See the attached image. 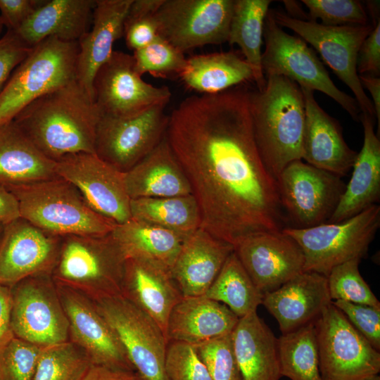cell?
<instances>
[{"label": "cell", "instance_id": "1", "mask_svg": "<svg viewBox=\"0 0 380 380\" xmlns=\"http://www.w3.org/2000/svg\"><path fill=\"white\" fill-rule=\"evenodd\" d=\"M248 93L238 85L188 97L169 115L165 134L198 203L201 228L233 246L286 224L277 180L256 145Z\"/></svg>", "mask_w": 380, "mask_h": 380}, {"label": "cell", "instance_id": "2", "mask_svg": "<svg viewBox=\"0 0 380 380\" xmlns=\"http://www.w3.org/2000/svg\"><path fill=\"white\" fill-rule=\"evenodd\" d=\"M101 113L75 80L37 99L13 121L47 158L57 161L78 153H95Z\"/></svg>", "mask_w": 380, "mask_h": 380}, {"label": "cell", "instance_id": "3", "mask_svg": "<svg viewBox=\"0 0 380 380\" xmlns=\"http://www.w3.org/2000/svg\"><path fill=\"white\" fill-rule=\"evenodd\" d=\"M253 134L261 158L276 179L290 163L302 160L305 108L302 90L280 75L266 77L261 91L248 93Z\"/></svg>", "mask_w": 380, "mask_h": 380}, {"label": "cell", "instance_id": "4", "mask_svg": "<svg viewBox=\"0 0 380 380\" xmlns=\"http://www.w3.org/2000/svg\"><path fill=\"white\" fill-rule=\"evenodd\" d=\"M6 188L18 200L20 217L54 235H106L116 224L94 210L72 184L58 176Z\"/></svg>", "mask_w": 380, "mask_h": 380}, {"label": "cell", "instance_id": "5", "mask_svg": "<svg viewBox=\"0 0 380 380\" xmlns=\"http://www.w3.org/2000/svg\"><path fill=\"white\" fill-rule=\"evenodd\" d=\"M125 257L111 235L62 237L53 281L92 300L121 294Z\"/></svg>", "mask_w": 380, "mask_h": 380}, {"label": "cell", "instance_id": "6", "mask_svg": "<svg viewBox=\"0 0 380 380\" xmlns=\"http://www.w3.org/2000/svg\"><path fill=\"white\" fill-rule=\"evenodd\" d=\"M78 42L47 38L32 47L0 91V125L40 96L76 80Z\"/></svg>", "mask_w": 380, "mask_h": 380}, {"label": "cell", "instance_id": "7", "mask_svg": "<svg viewBox=\"0 0 380 380\" xmlns=\"http://www.w3.org/2000/svg\"><path fill=\"white\" fill-rule=\"evenodd\" d=\"M380 227V206L373 205L338 222H326L282 232L300 246L304 255V272L328 276L336 266L364 257Z\"/></svg>", "mask_w": 380, "mask_h": 380}, {"label": "cell", "instance_id": "8", "mask_svg": "<svg viewBox=\"0 0 380 380\" xmlns=\"http://www.w3.org/2000/svg\"><path fill=\"white\" fill-rule=\"evenodd\" d=\"M263 36L265 49L261 61L265 78L284 76L300 87L319 91L338 103L355 120H360L361 111L355 98L334 84L314 51L300 37L283 30L271 11L265 18Z\"/></svg>", "mask_w": 380, "mask_h": 380}, {"label": "cell", "instance_id": "9", "mask_svg": "<svg viewBox=\"0 0 380 380\" xmlns=\"http://www.w3.org/2000/svg\"><path fill=\"white\" fill-rule=\"evenodd\" d=\"M322 380H359L380 372V353L332 301L314 321Z\"/></svg>", "mask_w": 380, "mask_h": 380}, {"label": "cell", "instance_id": "10", "mask_svg": "<svg viewBox=\"0 0 380 380\" xmlns=\"http://www.w3.org/2000/svg\"><path fill=\"white\" fill-rule=\"evenodd\" d=\"M92 301L139 376L143 380H169L165 370L168 341L157 323L121 294Z\"/></svg>", "mask_w": 380, "mask_h": 380}, {"label": "cell", "instance_id": "11", "mask_svg": "<svg viewBox=\"0 0 380 380\" xmlns=\"http://www.w3.org/2000/svg\"><path fill=\"white\" fill-rule=\"evenodd\" d=\"M271 12L281 27L293 31L314 47L324 62L353 91L361 113L376 118L373 103L360 83L356 66L360 46L374 25L329 26L295 18L284 12Z\"/></svg>", "mask_w": 380, "mask_h": 380}, {"label": "cell", "instance_id": "12", "mask_svg": "<svg viewBox=\"0 0 380 380\" xmlns=\"http://www.w3.org/2000/svg\"><path fill=\"white\" fill-rule=\"evenodd\" d=\"M281 205L290 227L305 229L328 222L344 192L341 177L303 160L287 165L277 179Z\"/></svg>", "mask_w": 380, "mask_h": 380}, {"label": "cell", "instance_id": "13", "mask_svg": "<svg viewBox=\"0 0 380 380\" xmlns=\"http://www.w3.org/2000/svg\"><path fill=\"white\" fill-rule=\"evenodd\" d=\"M14 336L41 348L68 341L69 326L51 274L27 277L11 287Z\"/></svg>", "mask_w": 380, "mask_h": 380}, {"label": "cell", "instance_id": "14", "mask_svg": "<svg viewBox=\"0 0 380 380\" xmlns=\"http://www.w3.org/2000/svg\"><path fill=\"white\" fill-rule=\"evenodd\" d=\"M234 0H163L155 13L158 35L184 53L227 42Z\"/></svg>", "mask_w": 380, "mask_h": 380}, {"label": "cell", "instance_id": "15", "mask_svg": "<svg viewBox=\"0 0 380 380\" xmlns=\"http://www.w3.org/2000/svg\"><path fill=\"white\" fill-rule=\"evenodd\" d=\"M93 99L102 115L117 118L139 115L156 106L167 105V87H155L142 80L132 55L113 51L97 70L92 84Z\"/></svg>", "mask_w": 380, "mask_h": 380}, {"label": "cell", "instance_id": "16", "mask_svg": "<svg viewBox=\"0 0 380 380\" xmlns=\"http://www.w3.org/2000/svg\"><path fill=\"white\" fill-rule=\"evenodd\" d=\"M165 106H156L130 118L101 115L96 130L95 154L122 172L130 170L165 137L169 122Z\"/></svg>", "mask_w": 380, "mask_h": 380}, {"label": "cell", "instance_id": "17", "mask_svg": "<svg viewBox=\"0 0 380 380\" xmlns=\"http://www.w3.org/2000/svg\"><path fill=\"white\" fill-rule=\"evenodd\" d=\"M56 172L72 184L89 205L103 217L115 224L132 218L124 172L95 153L65 156L56 161Z\"/></svg>", "mask_w": 380, "mask_h": 380}, {"label": "cell", "instance_id": "18", "mask_svg": "<svg viewBox=\"0 0 380 380\" xmlns=\"http://www.w3.org/2000/svg\"><path fill=\"white\" fill-rule=\"evenodd\" d=\"M61 242L62 236L22 217L6 224L0 242V284L12 287L30 277L51 274Z\"/></svg>", "mask_w": 380, "mask_h": 380}, {"label": "cell", "instance_id": "19", "mask_svg": "<svg viewBox=\"0 0 380 380\" xmlns=\"http://www.w3.org/2000/svg\"><path fill=\"white\" fill-rule=\"evenodd\" d=\"M56 284L68 321L69 336L91 364L135 372L120 341L93 301L68 286Z\"/></svg>", "mask_w": 380, "mask_h": 380}, {"label": "cell", "instance_id": "20", "mask_svg": "<svg viewBox=\"0 0 380 380\" xmlns=\"http://www.w3.org/2000/svg\"><path fill=\"white\" fill-rule=\"evenodd\" d=\"M234 251L262 293L277 289L304 272L301 248L282 230L249 235L239 241Z\"/></svg>", "mask_w": 380, "mask_h": 380}, {"label": "cell", "instance_id": "21", "mask_svg": "<svg viewBox=\"0 0 380 380\" xmlns=\"http://www.w3.org/2000/svg\"><path fill=\"white\" fill-rule=\"evenodd\" d=\"M300 89L305 108L302 160L342 177L353 167L357 153L345 141L338 122L319 106L314 91Z\"/></svg>", "mask_w": 380, "mask_h": 380}, {"label": "cell", "instance_id": "22", "mask_svg": "<svg viewBox=\"0 0 380 380\" xmlns=\"http://www.w3.org/2000/svg\"><path fill=\"white\" fill-rule=\"evenodd\" d=\"M331 301L327 277L303 272L277 289L263 293L262 304L277 319L284 334L314 322Z\"/></svg>", "mask_w": 380, "mask_h": 380}, {"label": "cell", "instance_id": "23", "mask_svg": "<svg viewBox=\"0 0 380 380\" xmlns=\"http://www.w3.org/2000/svg\"><path fill=\"white\" fill-rule=\"evenodd\" d=\"M121 295L151 317L165 337L170 313L184 298L169 270L135 258L125 260Z\"/></svg>", "mask_w": 380, "mask_h": 380}, {"label": "cell", "instance_id": "24", "mask_svg": "<svg viewBox=\"0 0 380 380\" xmlns=\"http://www.w3.org/2000/svg\"><path fill=\"white\" fill-rule=\"evenodd\" d=\"M132 1L96 0L92 27L77 42L76 80L92 98L94 76L112 55L114 42L123 37L125 20Z\"/></svg>", "mask_w": 380, "mask_h": 380}, {"label": "cell", "instance_id": "25", "mask_svg": "<svg viewBox=\"0 0 380 380\" xmlns=\"http://www.w3.org/2000/svg\"><path fill=\"white\" fill-rule=\"evenodd\" d=\"M233 251L232 244L201 227L188 236L170 269L183 296H204Z\"/></svg>", "mask_w": 380, "mask_h": 380}, {"label": "cell", "instance_id": "26", "mask_svg": "<svg viewBox=\"0 0 380 380\" xmlns=\"http://www.w3.org/2000/svg\"><path fill=\"white\" fill-rule=\"evenodd\" d=\"M239 319L223 303L204 296L184 297L170 313L166 338L195 346L231 334Z\"/></svg>", "mask_w": 380, "mask_h": 380}, {"label": "cell", "instance_id": "27", "mask_svg": "<svg viewBox=\"0 0 380 380\" xmlns=\"http://www.w3.org/2000/svg\"><path fill=\"white\" fill-rule=\"evenodd\" d=\"M374 118L360 114L364 129L362 149L353 166L350 179L333 215L327 222H338L350 218L380 198V141L374 132Z\"/></svg>", "mask_w": 380, "mask_h": 380}, {"label": "cell", "instance_id": "28", "mask_svg": "<svg viewBox=\"0 0 380 380\" xmlns=\"http://www.w3.org/2000/svg\"><path fill=\"white\" fill-rule=\"evenodd\" d=\"M130 199L192 194L190 183L166 137L145 158L124 172Z\"/></svg>", "mask_w": 380, "mask_h": 380}, {"label": "cell", "instance_id": "29", "mask_svg": "<svg viewBox=\"0 0 380 380\" xmlns=\"http://www.w3.org/2000/svg\"><path fill=\"white\" fill-rule=\"evenodd\" d=\"M96 0H46L15 32L30 47L55 37L77 42L89 30Z\"/></svg>", "mask_w": 380, "mask_h": 380}, {"label": "cell", "instance_id": "30", "mask_svg": "<svg viewBox=\"0 0 380 380\" xmlns=\"http://www.w3.org/2000/svg\"><path fill=\"white\" fill-rule=\"evenodd\" d=\"M232 338L243 380H279L277 338L257 312L239 318Z\"/></svg>", "mask_w": 380, "mask_h": 380}, {"label": "cell", "instance_id": "31", "mask_svg": "<svg viewBox=\"0 0 380 380\" xmlns=\"http://www.w3.org/2000/svg\"><path fill=\"white\" fill-rule=\"evenodd\" d=\"M56 177V162L44 156L13 120L0 125L1 184L19 186Z\"/></svg>", "mask_w": 380, "mask_h": 380}, {"label": "cell", "instance_id": "32", "mask_svg": "<svg viewBox=\"0 0 380 380\" xmlns=\"http://www.w3.org/2000/svg\"><path fill=\"white\" fill-rule=\"evenodd\" d=\"M111 235L125 258H135L170 269L186 238L165 229L131 218L116 224Z\"/></svg>", "mask_w": 380, "mask_h": 380}, {"label": "cell", "instance_id": "33", "mask_svg": "<svg viewBox=\"0 0 380 380\" xmlns=\"http://www.w3.org/2000/svg\"><path fill=\"white\" fill-rule=\"evenodd\" d=\"M179 77L189 88L201 94L221 92L253 80L251 67L233 51L193 56Z\"/></svg>", "mask_w": 380, "mask_h": 380}, {"label": "cell", "instance_id": "34", "mask_svg": "<svg viewBox=\"0 0 380 380\" xmlns=\"http://www.w3.org/2000/svg\"><path fill=\"white\" fill-rule=\"evenodd\" d=\"M270 0H234L227 42L241 49L251 67L253 82L261 91L266 84L262 69L261 46Z\"/></svg>", "mask_w": 380, "mask_h": 380}, {"label": "cell", "instance_id": "35", "mask_svg": "<svg viewBox=\"0 0 380 380\" xmlns=\"http://www.w3.org/2000/svg\"><path fill=\"white\" fill-rule=\"evenodd\" d=\"M132 218L187 238L201 227V214L193 196L131 199Z\"/></svg>", "mask_w": 380, "mask_h": 380}, {"label": "cell", "instance_id": "36", "mask_svg": "<svg viewBox=\"0 0 380 380\" xmlns=\"http://www.w3.org/2000/svg\"><path fill=\"white\" fill-rule=\"evenodd\" d=\"M204 296L223 303L241 318L257 312L263 293L255 285L234 251Z\"/></svg>", "mask_w": 380, "mask_h": 380}, {"label": "cell", "instance_id": "37", "mask_svg": "<svg viewBox=\"0 0 380 380\" xmlns=\"http://www.w3.org/2000/svg\"><path fill=\"white\" fill-rule=\"evenodd\" d=\"M280 373L291 380H322L314 322L277 338Z\"/></svg>", "mask_w": 380, "mask_h": 380}, {"label": "cell", "instance_id": "38", "mask_svg": "<svg viewBox=\"0 0 380 380\" xmlns=\"http://www.w3.org/2000/svg\"><path fill=\"white\" fill-rule=\"evenodd\" d=\"M91 365L85 352L68 341L42 348L33 380H80Z\"/></svg>", "mask_w": 380, "mask_h": 380}, {"label": "cell", "instance_id": "39", "mask_svg": "<svg viewBox=\"0 0 380 380\" xmlns=\"http://www.w3.org/2000/svg\"><path fill=\"white\" fill-rule=\"evenodd\" d=\"M360 260H351L331 270L327 277L330 298L380 308V302L360 274Z\"/></svg>", "mask_w": 380, "mask_h": 380}, {"label": "cell", "instance_id": "40", "mask_svg": "<svg viewBox=\"0 0 380 380\" xmlns=\"http://www.w3.org/2000/svg\"><path fill=\"white\" fill-rule=\"evenodd\" d=\"M135 69L142 76L149 73L156 77H165L184 70L186 58L179 51L159 35L147 46L136 50L132 55Z\"/></svg>", "mask_w": 380, "mask_h": 380}, {"label": "cell", "instance_id": "41", "mask_svg": "<svg viewBox=\"0 0 380 380\" xmlns=\"http://www.w3.org/2000/svg\"><path fill=\"white\" fill-rule=\"evenodd\" d=\"M213 380H243L232 333L193 346Z\"/></svg>", "mask_w": 380, "mask_h": 380}, {"label": "cell", "instance_id": "42", "mask_svg": "<svg viewBox=\"0 0 380 380\" xmlns=\"http://www.w3.org/2000/svg\"><path fill=\"white\" fill-rule=\"evenodd\" d=\"M41 350L14 336L0 349V380H33Z\"/></svg>", "mask_w": 380, "mask_h": 380}, {"label": "cell", "instance_id": "43", "mask_svg": "<svg viewBox=\"0 0 380 380\" xmlns=\"http://www.w3.org/2000/svg\"><path fill=\"white\" fill-rule=\"evenodd\" d=\"M308 9L309 20L320 19L329 26L362 25L369 17L363 4L357 0H303Z\"/></svg>", "mask_w": 380, "mask_h": 380}, {"label": "cell", "instance_id": "44", "mask_svg": "<svg viewBox=\"0 0 380 380\" xmlns=\"http://www.w3.org/2000/svg\"><path fill=\"white\" fill-rule=\"evenodd\" d=\"M169 380H213L192 345L169 341L165 357Z\"/></svg>", "mask_w": 380, "mask_h": 380}, {"label": "cell", "instance_id": "45", "mask_svg": "<svg viewBox=\"0 0 380 380\" xmlns=\"http://www.w3.org/2000/svg\"><path fill=\"white\" fill-rule=\"evenodd\" d=\"M332 303L370 344L379 350L380 308L344 300H334Z\"/></svg>", "mask_w": 380, "mask_h": 380}, {"label": "cell", "instance_id": "46", "mask_svg": "<svg viewBox=\"0 0 380 380\" xmlns=\"http://www.w3.org/2000/svg\"><path fill=\"white\" fill-rule=\"evenodd\" d=\"M158 36L155 13L127 12L124 35L128 49L134 51L151 43Z\"/></svg>", "mask_w": 380, "mask_h": 380}, {"label": "cell", "instance_id": "47", "mask_svg": "<svg viewBox=\"0 0 380 380\" xmlns=\"http://www.w3.org/2000/svg\"><path fill=\"white\" fill-rule=\"evenodd\" d=\"M15 32L7 30L0 39V91L16 67L32 51Z\"/></svg>", "mask_w": 380, "mask_h": 380}, {"label": "cell", "instance_id": "48", "mask_svg": "<svg viewBox=\"0 0 380 380\" xmlns=\"http://www.w3.org/2000/svg\"><path fill=\"white\" fill-rule=\"evenodd\" d=\"M370 34L364 40L357 58V72L360 75L379 77L380 73V20L374 21Z\"/></svg>", "mask_w": 380, "mask_h": 380}, {"label": "cell", "instance_id": "49", "mask_svg": "<svg viewBox=\"0 0 380 380\" xmlns=\"http://www.w3.org/2000/svg\"><path fill=\"white\" fill-rule=\"evenodd\" d=\"M46 0H0V16L7 30L15 32Z\"/></svg>", "mask_w": 380, "mask_h": 380}, {"label": "cell", "instance_id": "50", "mask_svg": "<svg viewBox=\"0 0 380 380\" xmlns=\"http://www.w3.org/2000/svg\"><path fill=\"white\" fill-rule=\"evenodd\" d=\"M11 287L0 284V349L13 337L11 324Z\"/></svg>", "mask_w": 380, "mask_h": 380}, {"label": "cell", "instance_id": "51", "mask_svg": "<svg viewBox=\"0 0 380 380\" xmlns=\"http://www.w3.org/2000/svg\"><path fill=\"white\" fill-rule=\"evenodd\" d=\"M80 380H143L134 371L91 365Z\"/></svg>", "mask_w": 380, "mask_h": 380}, {"label": "cell", "instance_id": "52", "mask_svg": "<svg viewBox=\"0 0 380 380\" xmlns=\"http://www.w3.org/2000/svg\"><path fill=\"white\" fill-rule=\"evenodd\" d=\"M19 217L20 214L17 198L0 184V224L6 225Z\"/></svg>", "mask_w": 380, "mask_h": 380}, {"label": "cell", "instance_id": "53", "mask_svg": "<svg viewBox=\"0 0 380 380\" xmlns=\"http://www.w3.org/2000/svg\"><path fill=\"white\" fill-rule=\"evenodd\" d=\"M359 79L362 87L366 88L372 96L375 117L378 122V136L380 129V78L368 75H360Z\"/></svg>", "mask_w": 380, "mask_h": 380}, {"label": "cell", "instance_id": "54", "mask_svg": "<svg viewBox=\"0 0 380 380\" xmlns=\"http://www.w3.org/2000/svg\"><path fill=\"white\" fill-rule=\"evenodd\" d=\"M359 380H380L379 374L372 375Z\"/></svg>", "mask_w": 380, "mask_h": 380}, {"label": "cell", "instance_id": "55", "mask_svg": "<svg viewBox=\"0 0 380 380\" xmlns=\"http://www.w3.org/2000/svg\"><path fill=\"white\" fill-rule=\"evenodd\" d=\"M4 224H0V242L3 236L4 230Z\"/></svg>", "mask_w": 380, "mask_h": 380}, {"label": "cell", "instance_id": "56", "mask_svg": "<svg viewBox=\"0 0 380 380\" xmlns=\"http://www.w3.org/2000/svg\"><path fill=\"white\" fill-rule=\"evenodd\" d=\"M4 24H3V22H2V20H1V18L0 16V39L1 38V34H2V30H3V28H4Z\"/></svg>", "mask_w": 380, "mask_h": 380}]
</instances>
